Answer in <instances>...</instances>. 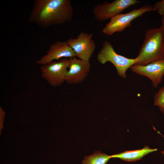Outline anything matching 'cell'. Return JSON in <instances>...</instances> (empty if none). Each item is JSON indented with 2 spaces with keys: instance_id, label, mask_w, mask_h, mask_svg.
I'll return each instance as SVG.
<instances>
[{
  "instance_id": "cell-1",
  "label": "cell",
  "mask_w": 164,
  "mask_h": 164,
  "mask_svg": "<svg viewBox=\"0 0 164 164\" xmlns=\"http://www.w3.org/2000/svg\"><path fill=\"white\" fill-rule=\"evenodd\" d=\"M73 13L70 0H35L29 21L47 28L70 21Z\"/></svg>"
},
{
  "instance_id": "cell-2",
  "label": "cell",
  "mask_w": 164,
  "mask_h": 164,
  "mask_svg": "<svg viewBox=\"0 0 164 164\" xmlns=\"http://www.w3.org/2000/svg\"><path fill=\"white\" fill-rule=\"evenodd\" d=\"M164 32L162 26L147 30L135 64L145 65L164 58Z\"/></svg>"
},
{
  "instance_id": "cell-3",
  "label": "cell",
  "mask_w": 164,
  "mask_h": 164,
  "mask_svg": "<svg viewBox=\"0 0 164 164\" xmlns=\"http://www.w3.org/2000/svg\"><path fill=\"white\" fill-rule=\"evenodd\" d=\"M98 61L101 64L109 62L115 67L118 75L123 78L127 77V70L137 61V58H128L117 54L112 44L108 41H104L97 56Z\"/></svg>"
},
{
  "instance_id": "cell-4",
  "label": "cell",
  "mask_w": 164,
  "mask_h": 164,
  "mask_svg": "<svg viewBox=\"0 0 164 164\" xmlns=\"http://www.w3.org/2000/svg\"><path fill=\"white\" fill-rule=\"evenodd\" d=\"M156 11L152 6L146 5L134 9L128 12L120 14L110 19V21L102 29L104 34L108 36L116 32H121L126 28L130 27L134 19L142 16L146 12Z\"/></svg>"
},
{
  "instance_id": "cell-5",
  "label": "cell",
  "mask_w": 164,
  "mask_h": 164,
  "mask_svg": "<svg viewBox=\"0 0 164 164\" xmlns=\"http://www.w3.org/2000/svg\"><path fill=\"white\" fill-rule=\"evenodd\" d=\"M69 64V59L63 58L41 65L42 77L51 86H60L65 81Z\"/></svg>"
},
{
  "instance_id": "cell-6",
  "label": "cell",
  "mask_w": 164,
  "mask_h": 164,
  "mask_svg": "<svg viewBox=\"0 0 164 164\" xmlns=\"http://www.w3.org/2000/svg\"><path fill=\"white\" fill-rule=\"evenodd\" d=\"M140 3L137 0H115L110 3L105 2L95 6L93 13L96 20L102 22L121 14L129 7Z\"/></svg>"
},
{
  "instance_id": "cell-7",
  "label": "cell",
  "mask_w": 164,
  "mask_h": 164,
  "mask_svg": "<svg viewBox=\"0 0 164 164\" xmlns=\"http://www.w3.org/2000/svg\"><path fill=\"white\" fill-rule=\"evenodd\" d=\"M93 33L81 32L77 37L70 38L66 41L79 59L89 61L95 50L96 45L92 39Z\"/></svg>"
},
{
  "instance_id": "cell-8",
  "label": "cell",
  "mask_w": 164,
  "mask_h": 164,
  "mask_svg": "<svg viewBox=\"0 0 164 164\" xmlns=\"http://www.w3.org/2000/svg\"><path fill=\"white\" fill-rule=\"evenodd\" d=\"M130 68L133 72L149 78L153 87L156 88L161 83L164 75V58L145 65L134 64Z\"/></svg>"
},
{
  "instance_id": "cell-9",
  "label": "cell",
  "mask_w": 164,
  "mask_h": 164,
  "mask_svg": "<svg viewBox=\"0 0 164 164\" xmlns=\"http://www.w3.org/2000/svg\"><path fill=\"white\" fill-rule=\"evenodd\" d=\"M74 57H76L75 53L67 41H58L51 44L46 54L37 60L36 63L43 65L55 60Z\"/></svg>"
},
{
  "instance_id": "cell-10",
  "label": "cell",
  "mask_w": 164,
  "mask_h": 164,
  "mask_svg": "<svg viewBox=\"0 0 164 164\" xmlns=\"http://www.w3.org/2000/svg\"><path fill=\"white\" fill-rule=\"evenodd\" d=\"M70 64L65 81L69 84H76L83 81L89 73L91 67L89 61L69 58Z\"/></svg>"
},
{
  "instance_id": "cell-11",
  "label": "cell",
  "mask_w": 164,
  "mask_h": 164,
  "mask_svg": "<svg viewBox=\"0 0 164 164\" xmlns=\"http://www.w3.org/2000/svg\"><path fill=\"white\" fill-rule=\"evenodd\" d=\"M157 149H150L145 145L142 149L126 151L119 153L111 155V158H119L123 160L134 162L141 159L144 155L156 151Z\"/></svg>"
},
{
  "instance_id": "cell-12",
  "label": "cell",
  "mask_w": 164,
  "mask_h": 164,
  "mask_svg": "<svg viewBox=\"0 0 164 164\" xmlns=\"http://www.w3.org/2000/svg\"><path fill=\"white\" fill-rule=\"evenodd\" d=\"M111 158V155L99 151H95L88 156H85L81 164H106Z\"/></svg>"
},
{
  "instance_id": "cell-13",
  "label": "cell",
  "mask_w": 164,
  "mask_h": 164,
  "mask_svg": "<svg viewBox=\"0 0 164 164\" xmlns=\"http://www.w3.org/2000/svg\"><path fill=\"white\" fill-rule=\"evenodd\" d=\"M154 104L158 107L160 111L164 114V87H161L155 94Z\"/></svg>"
},
{
  "instance_id": "cell-14",
  "label": "cell",
  "mask_w": 164,
  "mask_h": 164,
  "mask_svg": "<svg viewBox=\"0 0 164 164\" xmlns=\"http://www.w3.org/2000/svg\"><path fill=\"white\" fill-rule=\"evenodd\" d=\"M152 7L160 15L162 16L164 15V0L157 2Z\"/></svg>"
},
{
  "instance_id": "cell-15",
  "label": "cell",
  "mask_w": 164,
  "mask_h": 164,
  "mask_svg": "<svg viewBox=\"0 0 164 164\" xmlns=\"http://www.w3.org/2000/svg\"><path fill=\"white\" fill-rule=\"evenodd\" d=\"M5 113L4 111L0 107V134H1V131L3 128L4 119L5 118Z\"/></svg>"
},
{
  "instance_id": "cell-16",
  "label": "cell",
  "mask_w": 164,
  "mask_h": 164,
  "mask_svg": "<svg viewBox=\"0 0 164 164\" xmlns=\"http://www.w3.org/2000/svg\"><path fill=\"white\" fill-rule=\"evenodd\" d=\"M161 21L162 22V26L164 32V15L162 16L161 19Z\"/></svg>"
},
{
  "instance_id": "cell-17",
  "label": "cell",
  "mask_w": 164,
  "mask_h": 164,
  "mask_svg": "<svg viewBox=\"0 0 164 164\" xmlns=\"http://www.w3.org/2000/svg\"><path fill=\"white\" fill-rule=\"evenodd\" d=\"M161 152L163 155H164V151H161Z\"/></svg>"
}]
</instances>
